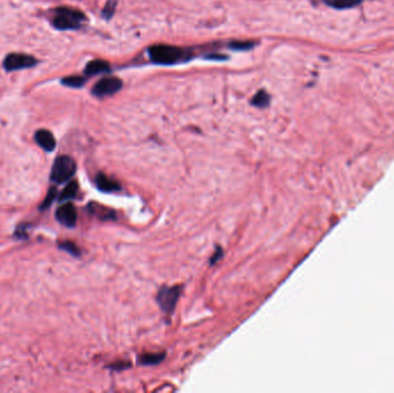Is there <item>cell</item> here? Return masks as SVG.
Here are the masks:
<instances>
[{"instance_id":"5b68a950","label":"cell","mask_w":394,"mask_h":393,"mask_svg":"<svg viewBox=\"0 0 394 393\" xmlns=\"http://www.w3.org/2000/svg\"><path fill=\"white\" fill-rule=\"evenodd\" d=\"M39 63L32 55L23 54V53H11L6 55L4 60V68L7 72H13V70L31 68Z\"/></svg>"},{"instance_id":"6da1fadb","label":"cell","mask_w":394,"mask_h":393,"mask_svg":"<svg viewBox=\"0 0 394 393\" xmlns=\"http://www.w3.org/2000/svg\"><path fill=\"white\" fill-rule=\"evenodd\" d=\"M87 20L85 15L69 7H59L54 9V16L52 18V25L59 30H75L82 26V23Z\"/></svg>"},{"instance_id":"52a82bcc","label":"cell","mask_w":394,"mask_h":393,"mask_svg":"<svg viewBox=\"0 0 394 393\" xmlns=\"http://www.w3.org/2000/svg\"><path fill=\"white\" fill-rule=\"evenodd\" d=\"M55 218L61 225L67 227H74L78 221V212L72 203H66V204L58 208L55 211Z\"/></svg>"},{"instance_id":"ffe728a7","label":"cell","mask_w":394,"mask_h":393,"mask_svg":"<svg viewBox=\"0 0 394 393\" xmlns=\"http://www.w3.org/2000/svg\"><path fill=\"white\" fill-rule=\"evenodd\" d=\"M231 49L234 50H249L254 46V43L251 42H233V43L230 44Z\"/></svg>"},{"instance_id":"d6986e66","label":"cell","mask_w":394,"mask_h":393,"mask_svg":"<svg viewBox=\"0 0 394 393\" xmlns=\"http://www.w3.org/2000/svg\"><path fill=\"white\" fill-rule=\"evenodd\" d=\"M116 5H117L116 0H108L107 4L105 5V7H104L103 16H105L106 18H110L113 15V14H115Z\"/></svg>"},{"instance_id":"7c38bea8","label":"cell","mask_w":394,"mask_h":393,"mask_svg":"<svg viewBox=\"0 0 394 393\" xmlns=\"http://www.w3.org/2000/svg\"><path fill=\"white\" fill-rule=\"evenodd\" d=\"M165 358L164 353H148L141 355L140 363L144 364V366H154V364H158L161 362Z\"/></svg>"},{"instance_id":"8992f818","label":"cell","mask_w":394,"mask_h":393,"mask_svg":"<svg viewBox=\"0 0 394 393\" xmlns=\"http://www.w3.org/2000/svg\"><path fill=\"white\" fill-rule=\"evenodd\" d=\"M122 88V81L116 77H106L95 84L92 88V93L97 97L111 96V95L118 92Z\"/></svg>"},{"instance_id":"7a4b0ae2","label":"cell","mask_w":394,"mask_h":393,"mask_svg":"<svg viewBox=\"0 0 394 393\" xmlns=\"http://www.w3.org/2000/svg\"><path fill=\"white\" fill-rule=\"evenodd\" d=\"M151 60L160 65H173L181 61L184 57V51L180 47L172 45H154L149 49Z\"/></svg>"},{"instance_id":"44dd1931","label":"cell","mask_w":394,"mask_h":393,"mask_svg":"<svg viewBox=\"0 0 394 393\" xmlns=\"http://www.w3.org/2000/svg\"><path fill=\"white\" fill-rule=\"evenodd\" d=\"M221 257H222V249H221V248H218V249H217V253L213 254V256H212L211 261H210L211 265H213L215 263H217L218 261H219V258H221Z\"/></svg>"},{"instance_id":"2e32d148","label":"cell","mask_w":394,"mask_h":393,"mask_svg":"<svg viewBox=\"0 0 394 393\" xmlns=\"http://www.w3.org/2000/svg\"><path fill=\"white\" fill-rule=\"evenodd\" d=\"M61 83H63L64 86L70 88H81L83 87V84L85 83V78L79 77V75H73V77H67L61 80Z\"/></svg>"},{"instance_id":"ac0fdd59","label":"cell","mask_w":394,"mask_h":393,"mask_svg":"<svg viewBox=\"0 0 394 393\" xmlns=\"http://www.w3.org/2000/svg\"><path fill=\"white\" fill-rule=\"evenodd\" d=\"M60 248L66 250V252H68L69 254L74 255V256H79L80 255V250L78 248V246L73 244V242H69V241H67V242H64L60 245Z\"/></svg>"},{"instance_id":"30bf717a","label":"cell","mask_w":394,"mask_h":393,"mask_svg":"<svg viewBox=\"0 0 394 393\" xmlns=\"http://www.w3.org/2000/svg\"><path fill=\"white\" fill-rule=\"evenodd\" d=\"M108 70H110V65H108L107 61L96 59L87 64L84 69V73L87 75H97L101 73L108 72Z\"/></svg>"},{"instance_id":"9c48e42d","label":"cell","mask_w":394,"mask_h":393,"mask_svg":"<svg viewBox=\"0 0 394 393\" xmlns=\"http://www.w3.org/2000/svg\"><path fill=\"white\" fill-rule=\"evenodd\" d=\"M96 186L99 191L105 192V193H112L118 192L121 189V186L118 183V181L108 178L107 175L103 173H98L96 177Z\"/></svg>"},{"instance_id":"9a60e30c","label":"cell","mask_w":394,"mask_h":393,"mask_svg":"<svg viewBox=\"0 0 394 393\" xmlns=\"http://www.w3.org/2000/svg\"><path fill=\"white\" fill-rule=\"evenodd\" d=\"M251 104L257 107H267L270 104L269 93L267 91H264V90H260V91H258L255 95L253 101H251Z\"/></svg>"},{"instance_id":"3957f363","label":"cell","mask_w":394,"mask_h":393,"mask_svg":"<svg viewBox=\"0 0 394 393\" xmlns=\"http://www.w3.org/2000/svg\"><path fill=\"white\" fill-rule=\"evenodd\" d=\"M77 172V163L69 156H59L54 160L51 170L50 179L54 183H64Z\"/></svg>"},{"instance_id":"4fadbf2b","label":"cell","mask_w":394,"mask_h":393,"mask_svg":"<svg viewBox=\"0 0 394 393\" xmlns=\"http://www.w3.org/2000/svg\"><path fill=\"white\" fill-rule=\"evenodd\" d=\"M79 192V183L77 181H72L69 182L67 186L65 187L64 192L61 193V195L59 197L60 201H67V200H72Z\"/></svg>"},{"instance_id":"e0dca14e","label":"cell","mask_w":394,"mask_h":393,"mask_svg":"<svg viewBox=\"0 0 394 393\" xmlns=\"http://www.w3.org/2000/svg\"><path fill=\"white\" fill-rule=\"evenodd\" d=\"M55 196H57V189L55 188H50V191H49V193H47V195L45 197L44 202L42 203L41 210H44V209H46V208H49L52 204V203H53Z\"/></svg>"},{"instance_id":"277c9868","label":"cell","mask_w":394,"mask_h":393,"mask_svg":"<svg viewBox=\"0 0 394 393\" xmlns=\"http://www.w3.org/2000/svg\"><path fill=\"white\" fill-rule=\"evenodd\" d=\"M182 287L181 286H172V287H163L160 288L157 294V302L160 309L166 314H170L174 310L177 306L179 297L181 295Z\"/></svg>"},{"instance_id":"5bb4252c","label":"cell","mask_w":394,"mask_h":393,"mask_svg":"<svg viewBox=\"0 0 394 393\" xmlns=\"http://www.w3.org/2000/svg\"><path fill=\"white\" fill-rule=\"evenodd\" d=\"M95 208L91 209L95 215H97L101 219H116V214L115 211H112L111 209H107V208L101 207L98 204H92Z\"/></svg>"},{"instance_id":"8fae6325","label":"cell","mask_w":394,"mask_h":393,"mask_svg":"<svg viewBox=\"0 0 394 393\" xmlns=\"http://www.w3.org/2000/svg\"><path fill=\"white\" fill-rule=\"evenodd\" d=\"M324 3L335 9H346L358 6L361 0H324Z\"/></svg>"},{"instance_id":"ba28073f","label":"cell","mask_w":394,"mask_h":393,"mask_svg":"<svg viewBox=\"0 0 394 393\" xmlns=\"http://www.w3.org/2000/svg\"><path fill=\"white\" fill-rule=\"evenodd\" d=\"M35 141L42 149L51 153L55 148V139L50 130L40 129L35 133Z\"/></svg>"}]
</instances>
